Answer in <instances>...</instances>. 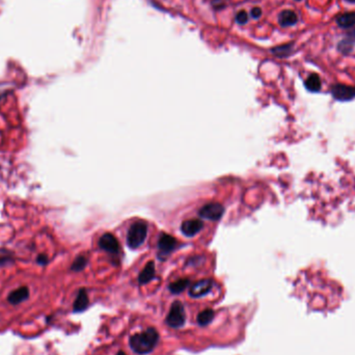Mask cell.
<instances>
[{
  "label": "cell",
  "instance_id": "10",
  "mask_svg": "<svg viewBox=\"0 0 355 355\" xmlns=\"http://www.w3.org/2000/svg\"><path fill=\"white\" fill-rule=\"evenodd\" d=\"M90 304V299L88 296V293L86 289H80L77 294V297L73 304V311L74 312H82L85 311Z\"/></svg>",
  "mask_w": 355,
  "mask_h": 355
},
{
  "label": "cell",
  "instance_id": "19",
  "mask_svg": "<svg viewBox=\"0 0 355 355\" xmlns=\"http://www.w3.org/2000/svg\"><path fill=\"white\" fill-rule=\"evenodd\" d=\"M87 264H88V259L83 256H79L73 262V264L71 266V270H73L75 272H79V271H81L86 268Z\"/></svg>",
  "mask_w": 355,
  "mask_h": 355
},
{
  "label": "cell",
  "instance_id": "24",
  "mask_svg": "<svg viewBox=\"0 0 355 355\" xmlns=\"http://www.w3.org/2000/svg\"><path fill=\"white\" fill-rule=\"evenodd\" d=\"M116 355H127L124 351H118L117 353H116Z\"/></svg>",
  "mask_w": 355,
  "mask_h": 355
},
{
  "label": "cell",
  "instance_id": "25",
  "mask_svg": "<svg viewBox=\"0 0 355 355\" xmlns=\"http://www.w3.org/2000/svg\"><path fill=\"white\" fill-rule=\"evenodd\" d=\"M345 2H347L349 4H355V0H345Z\"/></svg>",
  "mask_w": 355,
  "mask_h": 355
},
{
  "label": "cell",
  "instance_id": "3",
  "mask_svg": "<svg viewBox=\"0 0 355 355\" xmlns=\"http://www.w3.org/2000/svg\"><path fill=\"white\" fill-rule=\"evenodd\" d=\"M166 324L172 328H180L186 322V314L184 305L181 301L173 302L171 309L165 319Z\"/></svg>",
  "mask_w": 355,
  "mask_h": 355
},
{
  "label": "cell",
  "instance_id": "18",
  "mask_svg": "<svg viewBox=\"0 0 355 355\" xmlns=\"http://www.w3.org/2000/svg\"><path fill=\"white\" fill-rule=\"evenodd\" d=\"M188 286H189V280L181 279L175 283H172L169 286V289L173 294H179V293H182Z\"/></svg>",
  "mask_w": 355,
  "mask_h": 355
},
{
  "label": "cell",
  "instance_id": "13",
  "mask_svg": "<svg viewBox=\"0 0 355 355\" xmlns=\"http://www.w3.org/2000/svg\"><path fill=\"white\" fill-rule=\"evenodd\" d=\"M339 27L343 29H349L355 26V12H347L341 14L336 19Z\"/></svg>",
  "mask_w": 355,
  "mask_h": 355
},
{
  "label": "cell",
  "instance_id": "17",
  "mask_svg": "<svg viewBox=\"0 0 355 355\" xmlns=\"http://www.w3.org/2000/svg\"><path fill=\"white\" fill-rule=\"evenodd\" d=\"M293 49H294V43H288V44H284V45L273 48L272 53L275 56L282 58V57L289 56L292 53Z\"/></svg>",
  "mask_w": 355,
  "mask_h": 355
},
{
  "label": "cell",
  "instance_id": "9",
  "mask_svg": "<svg viewBox=\"0 0 355 355\" xmlns=\"http://www.w3.org/2000/svg\"><path fill=\"white\" fill-rule=\"evenodd\" d=\"M177 246V240L173 236L169 234H161L158 240V248L161 252V254H170L172 253Z\"/></svg>",
  "mask_w": 355,
  "mask_h": 355
},
{
  "label": "cell",
  "instance_id": "1",
  "mask_svg": "<svg viewBox=\"0 0 355 355\" xmlns=\"http://www.w3.org/2000/svg\"><path fill=\"white\" fill-rule=\"evenodd\" d=\"M159 343V333L154 327H149L144 331L135 333L129 339V346L138 355H147L156 348Z\"/></svg>",
  "mask_w": 355,
  "mask_h": 355
},
{
  "label": "cell",
  "instance_id": "26",
  "mask_svg": "<svg viewBox=\"0 0 355 355\" xmlns=\"http://www.w3.org/2000/svg\"><path fill=\"white\" fill-rule=\"evenodd\" d=\"M295 2H301V0H295Z\"/></svg>",
  "mask_w": 355,
  "mask_h": 355
},
{
  "label": "cell",
  "instance_id": "21",
  "mask_svg": "<svg viewBox=\"0 0 355 355\" xmlns=\"http://www.w3.org/2000/svg\"><path fill=\"white\" fill-rule=\"evenodd\" d=\"M36 263L38 265H42V266H45L48 264V257L46 255H39L37 256L36 258Z\"/></svg>",
  "mask_w": 355,
  "mask_h": 355
},
{
  "label": "cell",
  "instance_id": "7",
  "mask_svg": "<svg viewBox=\"0 0 355 355\" xmlns=\"http://www.w3.org/2000/svg\"><path fill=\"white\" fill-rule=\"evenodd\" d=\"M99 246L110 254H117L120 250V245L115 237L110 233H105L99 239Z\"/></svg>",
  "mask_w": 355,
  "mask_h": 355
},
{
  "label": "cell",
  "instance_id": "11",
  "mask_svg": "<svg viewBox=\"0 0 355 355\" xmlns=\"http://www.w3.org/2000/svg\"><path fill=\"white\" fill-rule=\"evenodd\" d=\"M29 297V289L27 287H20L12 291L8 296V301L13 305H18Z\"/></svg>",
  "mask_w": 355,
  "mask_h": 355
},
{
  "label": "cell",
  "instance_id": "16",
  "mask_svg": "<svg viewBox=\"0 0 355 355\" xmlns=\"http://www.w3.org/2000/svg\"><path fill=\"white\" fill-rule=\"evenodd\" d=\"M214 317H215L214 310L211 309V308H207V309L201 311L199 315H197L196 321H197V323H199V325H201V326H207L214 320Z\"/></svg>",
  "mask_w": 355,
  "mask_h": 355
},
{
  "label": "cell",
  "instance_id": "20",
  "mask_svg": "<svg viewBox=\"0 0 355 355\" xmlns=\"http://www.w3.org/2000/svg\"><path fill=\"white\" fill-rule=\"evenodd\" d=\"M236 21H237V23H239L241 25L246 24L248 22V15H247V13L244 12V11H240L239 13H237Z\"/></svg>",
  "mask_w": 355,
  "mask_h": 355
},
{
  "label": "cell",
  "instance_id": "12",
  "mask_svg": "<svg viewBox=\"0 0 355 355\" xmlns=\"http://www.w3.org/2000/svg\"><path fill=\"white\" fill-rule=\"evenodd\" d=\"M155 263L149 262L145 267L142 269V271L138 275V283L140 285H145L150 283L155 278Z\"/></svg>",
  "mask_w": 355,
  "mask_h": 355
},
{
  "label": "cell",
  "instance_id": "8",
  "mask_svg": "<svg viewBox=\"0 0 355 355\" xmlns=\"http://www.w3.org/2000/svg\"><path fill=\"white\" fill-rule=\"evenodd\" d=\"M204 227V223L200 219H189L183 221L181 225V232L187 237H193L199 234Z\"/></svg>",
  "mask_w": 355,
  "mask_h": 355
},
{
  "label": "cell",
  "instance_id": "15",
  "mask_svg": "<svg viewBox=\"0 0 355 355\" xmlns=\"http://www.w3.org/2000/svg\"><path fill=\"white\" fill-rule=\"evenodd\" d=\"M306 90L310 93H318L321 90V79L318 74H310L304 82Z\"/></svg>",
  "mask_w": 355,
  "mask_h": 355
},
{
  "label": "cell",
  "instance_id": "5",
  "mask_svg": "<svg viewBox=\"0 0 355 355\" xmlns=\"http://www.w3.org/2000/svg\"><path fill=\"white\" fill-rule=\"evenodd\" d=\"M332 97L341 102L351 101L355 98V88L345 85H333L330 89Z\"/></svg>",
  "mask_w": 355,
  "mask_h": 355
},
{
  "label": "cell",
  "instance_id": "14",
  "mask_svg": "<svg viewBox=\"0 0 355 355\" xmlns=\"http://www.w3.org/2000/svg\"><path fill=\"white\" fill-rule=\"evenodd\" d=\"M297 21H298V17L296 13L291 10H285L279 16V24L282 27L293 26L297 23Z\"/></svg>",
  "mask_w": 355,
  "mask_h": 355
},
{
  "label": "cell",
  "instance_id": "22",
  "mask_svg": "<svg viewBox=\"0 0 355 355\" xmlns=\"http://www.w3.org/2000/svg\"><path fill=\"white\" fill-rule=\"evenodd\" d=\"M250 15H252L253 18L258 19V18H260L261 15H262V10H261L260 8H254V9L252 10V12H250Z\"/></svg>",
  "mask_w": 355,
  "mask_h": 355
},
{
  "label": "cell",
  "instance_id": "4",
  "mask_svg": "<svg viewBox=\"0 0 355 355\" xmlns=\"http://www.w3.org/2000/svg\"><path fill=\"white\" fill-rule=\"evenodd\" d=\"M224 214V208L221 204L211 203L207 204L200 210V216L207 220L216 221L219 220Z\"/></svg>",
  "mask_w": 355,
  "mask_h": 355
},
{
  "label": "cell",
  "instance_id": "6",
  "mask_svg": "<svg viewBox=\"0 0 355 355\" xmlns=\"http://www.w3.org/2000/svg\"><path fill=\"white\" fill-rule=\"evenodd\" d=\"M213 288V281L206 279L196 282L189 289V295L192 298H201L206 296Z\"/></svg>",
  "mask_w": 355,
  "mask_h": 355
},
{
  "label": "cell",
  "instance_id": "23",
  "mask_svg": "<svg viewBox=\"0 0 355 355\" xmlns=\"http://www.w3.org/2000/svg\"><path fill=\"white\" fill-rule=\"evenodd\" d=\"M346 37L349 39V41L351 42V44L354 46L355 45V29L352 30L351 32H349V34H347Z\"/></svg>",
  "mask_w": 355,
  "mask_h": 355
},
{
  "label": "cell",
  "instance_id": "2",
  "mask_svg": "<svg viewBox=\"0 0 355 355\" xmlns=\"http://www.w3.org/2000/svg\"><path fill=\"white\" fill-rule=\"evenodd\" d=\"M147 235H148V224L142 220L135 221L128 231V235H127L128 246L132 249L138 248L144 242Z\"/></svg>",
  "mask_w": 355,
  "mask_h": 355
}]
</instances>
